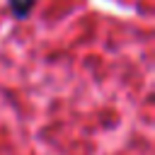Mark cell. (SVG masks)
I'll return each mask as SVG.
<instances>
[{"instance_id": "1", "label": "cell", "mask_w": 155, "mask_h": 155, "mask_svg": "<svg viewBox=\"0 0 155 155\" xmlns=\"http://www.w3.org/2000/svg\"><path fill=\"white\" fill-rule=\"evenodd\" d=\"M7 5H10V10H12V15H15L17 19H22V17H27V15L34 10L36 0H7Z\"/></svg>"}]
</instances>
